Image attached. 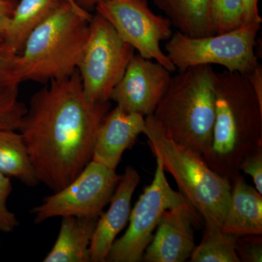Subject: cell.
I'll return each mask as SVG.
<instances>
[{"label":"cell","instance_id":"5bb4252c","mask_svg":"<svg viewBox=\"0 0 262 262\" xmlns=\"http://www.w3.org/2000/svg\"><path fill=\"white\" fill-rule=\"evenodd\" d=\"M145 118L116 106L108 112L98 127L92 160L116 170L125 150L144 134Z\"/></svg>","mask_w":262,"mask_h":262},{"label":"cell","instance_id":"9c48e42d","mask_svg":"<svg viewBox=\"0 0 262 262\" xmlns=\"http://www.w3.org/2000/svg\"><path fill=\"white\" fill-rule=\"evenodd\" d=\"M120 179L121 175L116 170L91 160L70 184L46 196L40 205L33 208L31 213L34 215V223L66 215L99 218Z\"/></svg>","mask_w":262,"mask_h":262},{"label":"cell","instance_id":"52a82bcc","mask_svg":"<svg viewBox=\"0 0 262 262\" xmlns=\"http://www.w3.org/2000/svg\"><path fill=\"white\" fill-rule=\"evenodd\" d=\"M134 54L135 49L106 18L97 13L92 15L89 39L77 68L86 98L93 103L110 101Z\"/></svg>","mask_w":262,"mask_h":262},{"label":"cell","instance_id":"8992f818","mask_svg":"<svg viewBox=\"0 0 262 262\" xmlns=\"http://www.w3.org/2000/svg\"><path fill=\"white\" fill-rule=\"evenodd\" d=\"M261 24H243L222 34L190 37L178 32L165 45L166 55L178 72L198 65L217 64L246 75L259 64L255 53Z\"/></svg>","mask_w":262,"mask_h":262},{"label":"cell","instance_id":"f1b7e54d","mask_svg":"<svg viewBox=\"0 0 262 262\" xmlns=\"http://www.w3.org/2000/svg\"><path fill=\"white\" fill-rule=\"evenodd\" d=\"M247 77L250 84L252 86L253 91L258 100L260 105L262 106V67L258 64L249 73L245 75Z\"/></svg>","mask_w":262,"mask_h":262},{"label":"cell","instance_id":"3957f363","mask_svg":"<svg viewBox=\"0 0 262 262\" xmlns=\"http://www.w3.org/2000/svg\"><path fill=\"white\" fill-rule=\"evenodd\" d=\"M92 15L64 0L33 31L17 58L24 81L46 82L68 77L77 70L90 32Z\"/></svg>","mask_w":262,"mask_h":262},{"label":"cell","instance_id":"7c38bea8","mask_svg":"<svg viewBox=\"0 0 262 262\" xmlns=\"http://www.w3.org/2000/svg\"><path fill=\"white\" fill-rule=\"evenodd\" d=\"M196 212L188 201L167 210L146 247L142 261L184 262L195 248L193 222Z\"/></svg>","mask_w":262,"mask_h":262},{"label":"cell","instance_id":"9a60e30c","mask_svg":"<svg viewBox=\"0 0 262 262\" xmlns=\"http://www.w3.org/2000/svg\"><path fill=\"white\" fill-rule=\"evenodd\" d=\"M231 184L230 201L222 230L237 236L261 234V194L248 184L242 175Z\"/></svg>","mask_w":262,"mask_h":262},{"label":"cell","instance_id":"7a4b0ae2","mask_svg":"<svg viewBox=\"0 0 262 262\" xmlns=\"http://www.w3.org/2000/svg\"><path fill=\"white\" fill-rule=\"evenodd\" d=\"M215 122L207 165L232 182L239 165L262 146V106L247 77L228 70L215 72Z\"/></svg>","mask_w":262,"mask_h":262},{"label":"cell","instance_id":"4316f807","mask_svg":"<svg viewBox=\"0 0 262 262\" xmlns=\"http://www.w3.org/2000/svg\"><path fill=\"white\" fill-rule=\"evenodd\" d=\"M17 4V0H0V44L4 40Z\"/></svg>","mask_w":262,"mask_h":262},{"label":"cell","instance_id":"4fadbf2b","mask_svg":"<svg viewBox=\"0 0 262 262\" xmlns=\"http://www.w3.org/2000/svg\"><path fill=\"white\" fill-rule=\"evenodd\" d=\"M139 181L137 170L127 166L115 188L108 211L98 219L90 246L91 262H106L117 236L128 222L131 200Z\"/></svg>","mask_w":262,"mask_h":262},{"label":"cell","instance_id":"ffe728a7","mask_svg":"<svg viewBox=\"0 0 262 262\" xmlns=\"http://www.w3.org/2000/svg\"><path fill=\"white\" fill-rule=\"evenodd\" d=\"M239 236L226 233L221 227L206 226L201 244L196 246L191 262H241L236 252Z\"/></svg>","mask_w":262,"mask_h":262},{"label":"cell","instance_id":"cb8c5ba5","mask_svg":"<svg viewBox=\"0 0 262 262\" xmlns=\"http://www.w3.org/2000/svg\"><path fill=\"white\" fill-rule=\"evenodd\" d=\"M236 252L241 261L261 262V234L239 236L236 242Z\"/></svg>","mask_w":262,"mask_h":262},{"label":"cell","instance_id":"d6986e66","mask_svg":"<svg viewBox=\"0 0 262 262\" xmlns=\"http://www.w3.org/2000/svg\"><path fill=\"white\" fill-rule=\"evenodd\" d=\"M18 130H0V172L35 187L39 179L31 161L23 136Z\"/></svg>","mask_w":262,"mask_h":262},{"label":"cell","instance_id":"6da1fadb","mask_svg":"<svg viewBox=\"0 0 262 262\" xmlns=\"http://www.w3.org/2000/svg\"><path fill=\"white\" fill-rule=\"evenodd\" d=\"M110 106L86 98L78 70L33 95L18 131L39 182L57 192L77 178L92 160Z\"/></svg>","mask_w":262,"mask_h":262},{"label":"cell","instance_id":"484cf974","mask_svg":"<svg viewBox=\"0 0 262 262\" xmlns=\"http://www.w3.org/2000/svg\"><path fill=\"white\" fill-rule=\"evenodd\" d=\"M18 55H11L0 46V86L20 84L17 72Z\"/></svg>","mask_w":262,"mask_h":262},{"label":"cell","instance_id":"4dcf8cb0","mask_svg":"<svg viewBox=\"0 0 262 262\" xmlns=\"http://www.w3.org/2000/svg\"><path fill=\"white\" fill-rule=\"evenodd\" d=\"M0 247H1V242H0Z\"/></svg>","mask_w":262,"mask_h":262},{"label":"cell","instance_id":"8fae6325","mask_svg":"<svg viewBox=\"0 0 262 262\" xmlns=\"http://www.w3.org/2000/svg\"><path fill=\"white\" fill-rule=\"evenodd\" d=\"M171 72L158 62L134 54L110 101L129 113L152 115L168 89Z\"/></svg>","mask_w":262,"mask_h":262},{"label":"cell","instance_id":"30bf717a","mask_svg":"<svg viewBox=\"0 0 262 262\" xmlns=\"http://www.w3.org/2000/svg\"><path fill=\"white\" fill-rule=\"evenodd\" d=\"M113 26L120 37L146 59L155 60L169 72L177 71L160 48L173 34L168 18L156 15L146 0H107L95 8Z\"/></svg>","mask_w":262,"mask_h":262},{"label":"cell","instance_id":"d4e9b609","mask_svg":"<svg viewBox=\"0 0 262 262\" xmlns=\"http://www.w3.org/2000/svg\"><path fill=\"white\" fill-rule=\"evenodd\" d=\"M239 171L252 177L256 189L262 195V146L251 151L239 165Z\"/></svg>","mask_w":262,"mask_h":262},{"label":"cell","instance_id":"5b68a950","mask_svg":"<svg viewBox=\"0 0 262 262\" xmlns=\"http://www.w3.org/2000/svg\"><path fill=\"white\" fill-rule=\"evenodd\" d=\"M144 134L165 171L173 176L179 192L202 215L206 226L222 228L230 201L231 182L215 173L201 155L168 137L152 115L145 118Z\"/></svg>","mask_w":262,"mask_h":262},{"label":"cell","instance_id":"7402d4cb","mask_svg":"<svg viewBox=\"0 0 262 262\" xmlns=\"http://www.w3.org/2000/svg\"><path fill=\"white\" fill-rule=\"evenodd\" d=\"M211 14L214 34L233 30L244 24L241 0H211Z\"/></svg>","mask_w":262,"mask_h":262},{"label":"cell","instance_id":"83f0119b","mask_svg":"<svg viewBox=\"0 0 262 262\" xmlns=\"http://www.w3.org/2000/svg\"><path fill=\"white\" fill-rule=\"evenodd\" d=\"M243 4V23L261 24L258 10L259 0H241Z\"/></svg>","mask_w":262,"mask_h":262},{"label":"cell","instance_id":"ac0fdd59","mask_svg":"<svg viewBox=\"0 0 262 262\" xmlns=\"http://www.w3.org/2000/svg\"><path fill=\"white\" fill-rule=\"evenodd\" d=\"M172 27L190 37L213 35L211 0H152Z\"/></svg>","mask_w":262,"mask_h":262},{"label":"cell","instance_id":"e0dca14e","mask_svg":"<svg viewBox=\"0 0 262 262\" xmlns=\"http://www.w3.org/2000/svg\"><path fill=\"white\" fill-rule=\"evenodd\" d=\"M64 0H20L18 3L4 40L0 44L3 51L19 55L33 31L40 25ZM77 5L75 0H68Z\"/></svg>","mask_w":262,"mask_h":262},{"label":"cell","instance_id":"ba28073f","mask_svg":"<svg viewBox=\"0 0 262 262\" xmlns=\"http://www.w3.org/2000/svg\"><path fill=\"white\" fill-rule=\"evenodd\" d=\"M154 179L144 189L131 210L128 228L111 246L106 262L142 261L146 247L153 238V232L167 210L187 201L180 192L170 187L165 177L163 163L156 158Z\"/></svg>","mask_w":262,"mask_h":262},{"label":"cell","instance_id":"603a6c76","mask_svg":"<svg viewBox=\"0 0 262 262\" xmlns=\"http://www.w3.org/2000/svg\"><path fill=\"white\" fill-rule=\"evenodd\" d=\"M12 191L13 186L9 177L0 172V232L5 233L13 232L19 226L16 216L7 205Z\"/></svg>","mask_w":262,"mask_h":262},{"label":"cell","instance_id":"2e32d148","mask_svg":"<svg viewBox=\"0 0 262 262\" xmlns=\"http://www.w3.org/2000/svg\"><path fill=\"white\" fill-rule=\"evenodd\" d=\"M98 219L62 217L54 246L44 262H91L90 246Z\"/></svg>","mask_w":262,"mask_h":262},{"label":"cell","instance_id":"f546056e","mask_svg":"<svg viewBox=\"0 0 262 262\" xmlns=\"http://www.w3.org/2000/svg\"><path fill=\"white\" fill-rule=\"evenodd\" d=\"M75 1L82 9L89 11V10L95 9L98 4L107 0H75Z\"/></svg>","mask_w":262,"mask_h":262},{"label":"cell","instance_id":"44dd1931","mask_svg":"<svg viewBox=\"0 0 262 262\" xmlns=\"http://www.w3.org/2000/svg\"><path fill=\"white\" fill-rule=\"evenodd\" d=\"M27 110L19 99V84L0 86V130H18Z\"/></svg>","mask_w":262,"mask_h":262},{"label":"cell","instance_id":"277c9868","mask_svg":"<svg viewBox=\"0 0 262 262\" xmlns=\"http://www.w3.org/2000/svg\"><path fill=\"white\" fill-rule=\"evenodd\" d=\"M215 72L211 65H198L179 72L152 116L174 141L203 158L209 152L215 122Z\"/></svg>","mask_w":262,"mask_h":262}]
</instances>
